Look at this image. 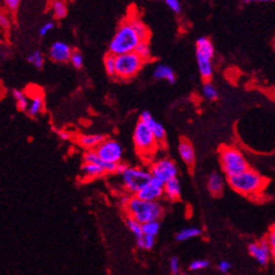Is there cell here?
<instances>
[{"instance_id": "cell-3", "label": "cell", "mask_w": 275, "mask_h": 275, "mask_svg": "<svg viewBox=\"0 0 275 275\" xmlns=\"http://www.w3.org/2000/svg\"><path fill=\"white\" fill-rule=\"evenodd\" d=\"M142 42L131 24L125 21L119 25L109 44V52L113 55H121L135 52L136 47Z\"/></svg>"}, {"instance_id": "cell-34", "label": "cell", "mask_w": 275, "mask_h": 275, "mask_svg": "<svg viewBox=\"0 0 275 275\" xmlns=\"http://www.w3.org/2000/svg\"><path fill=\"white\" fill-rule=\"evenodd\" d=\"M266 239H267V242H269V245L271 248V254H272V258L275 259V225H273V226L270 228L269 232H267Z\"/></svg>"}, {"instance_id": "cell-25", "label": "cell", "mask_w": 275, "mask_h": 275, "mask_svg": "<svg viewBox=\"0 0 275 275\" xmlns=\"http://www.w3.org/2000/svg\"><path fill=\"white\" fill-rule=\"evenodd\" d=\"M13 97L15 100H16L18 109L22 110V112H27V109L29 107V101H28V97L25 94L24 91L14 90Z\"/></svg>"}, {"instance_id": "cell-11", "label": "cell", "mask_w": 275, "mask_h": 275, "mask_svg": "<svg viewBox=\"0 0 275 275\" xmlns=\"http://www.w3.org/2000/svg\"><path fill=\"white\" fill-rule=\"evenodd\" d=\"M248 252L252 255V257L255 258L259 265H266L269 263L270 258L272 257L271 254V248L266 238H263L258 242L251 243L248 245Z\"/></svg>"}, {"instance_id": "cell-10", "label": "cell", "mask_w": 275, "mask_h": 275, "mask_svg": "<svg viewBox=\"0 0 275 275\" xmlns=\"http://www.w3.org/2000/svg\"><path fill=\"white\" fill-rule=\"evenodd\" d=\"M164 196V183L152 178L150 183L136 194L137 198L140 200L159 202V200Z\"/></svg>"}, {"instance_id": "cell-16", "label": "cell", "mask_w": 275, "mask_h": 275, "mask_svg": "<svg viewBox=\"0 0 275 275\" xmlns=\"http://www.w3.org/2000/svg\"><path fill=\"white\" fill-rule=\"evenodd\" d=\"M105 139V136L101 134H87V135H81L79 137L78 143L87 151H94Z\"/></svg>"}, {"instance_id": "cell-17", "label": "cell", "mask_w": 275, "mask_h": 275, "mask_svg": "<svg viewBox=\"0 0 275 275\" xmlns=\"http://www.w3.org/2000/svg\"><path fill=\"white\" fill-rule=\"evenodd\" d=\"M208 190L213 197H220L224 191V179L218 172H212L208 177Z\"/></svg>"}, {"instance_id": "cell-42", "label": "cell", "mask_w": 275, "mask_h": 275, "mask_svg": "<svg viewBox=\"0 0 275 275\" xmlns=\"http://www.w3.org/2000/svg\"><path fill=\"white\" fill-rule=\"evenodd\" d=\"M244 3H252V2H273L275 0H242Z\"/></svg>"}, {"instance_id": "cell-37", "label": "cell", "mask_w": 275, "mask_h": 275, "mask_svg": "<svg viewBox=\"0 0 275 275\" xmlns=\"http://www.w3.org/2000/svg\"><path fill=\"white\" fill-rule=\"evenodd\" d=\"M170 272L171 275H178L180 272V262H179L178 257H172L170 261Z\"/></svg>"}, {"instance_id": "cell-9", "label": "cell", "mask_w": 275, "mask_h": 275, "mask_svg": "<svg viewBox=\"0 0 275 275\" xmlns=\"http://www.w3.org/2000/svg\"><path fill=\"white\" fill-rule=\"evenodd\" d=\"M97 154L99 155L102 161L107 163H121L123 159V147L117 142L112 138H106L99 146L97 147Z\"/></svg>"}, {"instance_id": "cell-28", "label": "cell", "mask_w": 275, "mask_h": 275, "mask_svg": "<svg viewBox=\"0 0 275 275\" xmlns=\"http://www.w3.org/2000/svg\"><path fill=\"white\" fill-rule=\"evenodd\" d=\"M142 226H143L144 235L153 236V237H155V236L159 234L160 228H161V225H160V221L159 220L148 221V223L143 224Z\"/></svg>"}, {"instance_id": "cell-1", "label": "cell", "mask_w": 275, "mask_h": 275, "mask_svg": "<svg viewBox=\"0 0 275 275\" xmlns=\"http://www.w3.org/2000/svg\"><path fill=\"white\" fill-rule=\"evenodd\" d=\"M228 184L236 192L245 197L258 196L266 185L265 178L253 169H248L243 173L228 178Z\"/></svg>"}, {"instance_id": "cell-39", "label": "cell", "mask_w": 275, "mask_h": 275, "mask_svg": "<svg viewBox=\"0 0 275 275\" xmlns=\"http://www.w3.org/2000/svg\"><path fill=\"white\" fill-rule=\"evenodd\" d=\"M54 28V23H52V22H47V23H45L44 25H42V27L40 28V35L41 36H45L46 34H48L51 30Z\"/></svg>"}, {"instance_id": "cell-18", "label": "cell", "mask_w": 275, "mask_h": 275, "mask_svg": "<svg viewBox=\"0 0 275 275\" xmlns=\"http://www.w3.org/2000/svg\"><path fill=\"white\" fill-rule=\"evenodd\" d=\"M153 76L156 80H165L171 85H174L177 82V76H175L174 71L169 66H165V64L156 66L154 71H153Z\"/></svg>"}, {"instance_id": "cell-15", "label": "cell", "mask_w": 275, "mask_h": 275, "mask_svg": "<svg viewBox=\"0 0 275 275\" xmlns=\"http://www.w3.org/2000/svg\"><path fill=\"white\" fill-rule=\"evenodd\" d=\"M178 151L182 161L189 167H192L194 163H196V152H194L192 144L186 139H181L180 143H179Z\"/></svg>"}, {"instance_id": "cell-30", "label": "cell", "mask_w": 275, "mask_h": 275, "mask_svg": "<svg viewBox=\"0 0 275 275\" xmlns=\"http://www.w3.org/2000/svg\"><path fill=\"white\" fill-rule=\"evenodd\" d=\"M27 62L32 64L33 67H35L36 69H42L44 66V57L42 54L41 51L35 49L30 54L27 56Z\"/></svg>"}, {"instance_id": "cell-6", "label": "cell", "mask_w": 275, "mask_h": 275, "mask_svg": "<svg viewBox=\"0 0 275 275\" xmlns=\"http://www.w3.org/2000/svg\"><path fill=\"white\" fill-rule=\"evenodd\" d=\"M120 177L124 189L131 196H136L144 186L150 183L152 174L150 170H145L143 167L127 166V169L120 174Z\"/></svg>"}, {"instance_id": "cell-41", "label": "cell", "mask_w": 275, "mask_h": 275, "mask_svg": "<svg viewBox=\"0 0 275 275\" xmlns=\"http://www.w3.org/2000/svg\"><path fill=\"white\" fill-rule=\"evenodd\" d=\"M9 25H10V21H9L8 16L3 13L0 14V26H1V28H3V29L8 28Z\"/></svg>"}, {"instance_id": "cell-2", "label": "cell", "mask_w": 275, "mask_h": 275, "mask_svg": "<svg viewBox=\"0 0 275 275\" xmlns=\"http://www.w3.org/2000/svg\"><path fill=\"white\" fill-rule=\"evenodd\" d=\"M125 211L128 217H132L140 224L148 223L153 220H160L163 216V207L159 202H150L140 200L136 196H132L124 206Z\"/></svg>"}, {"instance_id": "cell-38", "label": "cell", "mask_w": 275, "mask_h": 275, "mask_svg": "<svg viewBox=\"0 0 275 275\" xmlns=\"http://www.w3.org/2000/svg\"><path fill=\"white\" fill-rule=\"evenodd\" d=\"M3 2H5L6 8L11 11V13L16 11L19 5H21V0H3Z\"/></svg>"}, {"instance_id": "cell-33", "label": "cell", "mask_w": 275, "mask_h": 275, "mask_svg": "<svg viewBox=\"0 0 275 275\" xmlns=\"http://www.w3.org/2000/svg\"><path fill=\"white\" fill-rule=\"evenodd\" d=\"M208 266H209L208 259H204V258L194 259V261L190 263L189 270H191V271H201V270L207 269Z\"/></svg>"}, {"instance_id": "cell-22", "label": "cell", "mask_w": 275, "mask_h": 275, "mask_svg": "<svg viewBox=\"0 0 275 275\" xmlns=\"http://www.w3.org/2000/svg\"><path fill=\"white\" fill-rule=\"evenodd\" d=\"M126 21H127L129 24H131L133 29L137 33V35L139 36L140 40H142V41H147L148 40V35H150L148 28L144 25V23L140 21L138 17H129L128 19H126Z\"/></svg>"}, {"instance_id": "cell-27", "label": "cell", "mask_w": 275, "mask_h": 275, "mask_svg": "<svg viewBox=\"0 0 275 275\" xmlns=\"http://www.w3.org/2000/svg\"><path fill=\"white\" fill-rule=\"evenodd\" d=\"M202 94L210 101H215L218 99V90L210 81H205L204 86H202Z\"/></svg>"}, {"instance_id": "cell-7", "label": "cell", "mask_w": 275, "mask_h": 275, "mask_svg": "<svg viewBox=\"0 0 275 275\" xmlns=\"http://www.w3.org/2000/svg\"><path fill=\"white\" fill-rule=\"evenodd\" d=\"M144 61L135 52L116 56V75L118 79L128 80L142 69Z\"/></svg>"}, {"instance_id": "cell-5", "label": "cell", "mask_w": 275, "mask_h": 275, "mask_svg": "<svg viewBox=\"0 0 275 275\" xmlns=\"http://www.w3.org/2000/svg\"><path fill=\"white\" fill-rule=\"evenodd\" d=\"M133 140L137 153L144 158H150V156L154 155V153L158 150L159 143L154 134L146 124L140 120L134 129Z\"/></svg>"}, {"instance_id": "cell-24", "label": "cell", "mask_w": 275, "mask_h": 275, "mask_svg": "<svg viewBox=\"0 0 275 275\" xmlns=\"http://www.w3.org/2000/svg\"><path fill=\"white\" fill-rule=\"evenodd\" d=\"M126 226L129 229V231H132V234L135 236L136 240L140 239L144 236L142 224L132 218V217H127V218H126Z\"/></svg>"}, {"instance_id": "cell-35", "label": "cell", "mask_w": 275, "mask_h": 275, "mask_svg": "<svg viewBox=\"0 0 275 275\" xmlns=\"http://www.w3.org/2000/svg\"><path fill=\"white\" fill-rule=\"evenodd\" d=\"M70 62L72 63V66H73L75 69L82 68V66H83V56H82L81 53H80L79 51H73V52H72Z\"/></svg>"}, {"instance_id": "cell-13", "label": "cell", "mask_w": 275, "mask_h": 275, "mask_svg": "<svg viewBox=\"0 0 275 275\" xmlns=\"http://www.w3.org/2000/svg\"><path fill=\"white\" fill-rule=\"evenodd\" d=\"M139 120L143 121V123L146 124L148 127L151 128V131L154 134L156 140H158L159 144H163L165 142V138H166V133H165V128L163 127V125L161 123H159V121H156L153 116L151 115L150 112H147V110H144L140 114L139 116Z\"/></svg>"}, {"instance_id": "cell-29", "label": "cell", "mask_w": 275, "mask_h": 275, "mask_svg": "<svg viewBox=\"0 0 275 275\" xmlns=\"http://www.w3.org/2000/svg\"><path fill=\"white\" fill-rule=\"evenodd\" d=\"M136 54H138V56L142 59L144 62L145 61H148L151 59V48L150 44H148L147 41H142L138 44V46L135 49Z\"/></svg>"}, {"instance_id": "cell-12", "label": "cell", "mask_w": 275, "mask_h": 275, "mask_svg": "<svg viewBox=\"0 0 275 275\" xmlns=\"http://www.w3.org/2000/svg\"><path fill=\"white\" fill-rule=\"evenodd\" d=\"M72 49L64 42L57 41L51 45L48 51V56L52 61L56 63H66L70 61L72 55Z\"/></svg>"}, {"instance_id": "cell-21", "label": "cell", "mask_w": 275, "mask_h": 275, "mask_svg": "<svg viewBox=\"0 0 275 275\" xmlns=\"http://www.w3.org/2000/svg\"><path fill=\"white\" fill-rule=\"evenodd\" d=\"M81 172L83 177L87 179L100 178L104 174H106V171L104 170V167H101L100 165H97V164H90V163H83V165L81 167Z\"/></svg>"}, {"instance_id": "cell-26", "label": "cell", "mask_w": 275, "mask_h": 275, "mask_svg": "<svg viewBox=\"0 0 275 275\" xmlns=\"http://www.w3.org/2000/svg\"><path fill=\"white\" fill-rule=\"evenodd\" d=\"M52 11L54 17L57 19H62L68 15V7L66 2L62 0H53L52 2Z\"/></svg>"}, {"instance_id": "cell-31", "label": "cell", "mask_w": 275, "mask_h": 275, "mask_svg": "<svg viewBox=\"0 0 275 275\" xmlns=\"http://www.w3.org/2000/svg\"><path fill=\"white\" fill-rule=\"evenodd\" d=\"M104 63H105V69L107 73H108L110 76L116 75V56L113 55L112 53H109V54H107L105 56Z\"/></svg>"}, {"instance_id": "cell-19", "label": "cell", "mask_w": 275, "mask_h": 275, "mask_svg": "<svg viewBox=\"0 0 275 275\" xmlns=\"http://www.w3.org/2000/svg\"><path fill=\"white\" fill-rule=\"evenodd\" d=\"M164 196L170 201H177L181 198V185L178 178L172 179L164 184Z\"/></svg>"}, {"instance_id": "cell-14", "label": "cell", "mask_w": 275, "mask_h": 275, "mask_svg": "<svg viewBox=\"0 0 275 275\" xmlns=\"http://www.w3.org/2000/svg\"><path fill=\"white\" fill-rule=\"evenodd\" d=\"M196 59H197V66L198 70L201 78L205 81H210L213 74V66H212V56L201 54V53L196 52Z\"/></svg>"}, {"instance_id": "cell-36", "label": "cell", "mask_w": 275, "mask_h": 275, "mask_svg": "<svg viewBox=\"0 0 275 275\" xmlns=\"http://www.w3.org/2000/svg\"><path fill=\"white\" fill-rule=\"evenodd\" d=\"M165 1V3L167 5V7L172 10V11H174L175 14H180L181 13V3L179 0H164Z\"/></svg>"}, {"instance_id": "cell-23", "label": "cell", "mask_w": 275, "mask_h": 275, "mask_svg": "<svg viewBox=\"0 0 275 275\" xmlns=\"http://www.w3.org/2000/svg\"><path fill=\"white\" fill-rule=\"evenodd\" d=\"M202 234V230L198 227H188L182 229L175 235V239L178 242H184V240H189L191 238H196L198 236H200Z\"/></svg>"}, {"instance_id": "cell-4", "label": "cell", "mask_w": 275, "mask_h": 275, "mask_svg": "<svg viewBox=\"0 0 275 275\" xmlns=\"http://www.w3.org/2000/svg\"><path fill=\"white\" fill-rule=\"evenodd\" d=\"M221 169L227 178L235 177L250 169L245 156L238 148L234 146H224L219 152Z\"/></svg>"}, {"instance_id": "cell-20", "label": "cell", "mask_w": 275, "mask_h": 275, "mask_svg": "<svg viewBox=\"0 0 275 275\" xmlns=\"http://www.w3.org/2000/svg\"><path fill=\"white\" fill-rule=\"evenodd\" d=\"M44 108V99L43 95H42L41 91H35L32 97H30V102H29V107L27 109V114L29 116L35 117L37 116L38 114L42 113V110Z\"/></svg>"}, {"instance_id": "cell-32", "label": "cell", "mask_w": 275, "mask_h": 275, "mask_svg": "<svg viewBox=\"0 0 275 275\" xmlns=\"http://www.w3.org/2000/svg\"><path fill=\"white\" fill-rule=\"evenodd\" d=\"M155 244V239L153 236H148V235H144L142 238L137 240V246L139 248H142V250H147L150 251L153 248Z\"/></svg>"}, {"instance_id": "cell-43", "label": "cell", "mask_w": 275, "mask_h": 275, "mask_svg": "<svg viewBox=\"0 0 275 275\" xmlns=\"http://www.w3.org/2000/svg\"><path fill=\"white\" fill-rule=\"evenodd\" d=\"M59 135H60V137L62 139H69V138H70V134L67 133V132H60Z\"/></svg>"}, {"instance_id": "cell-8", "label": "cell", "mask_w": 275, "mask_h": 275, "mask_svg": "<svg viewBox=\"0 0 275 275\" xmlns=\"http://www.w3.org/2000/svg\"><path fill=\"white\" fill-rule=\"evenodd\" d=\"M150 172L152 178L161 181L164 184L178 177V167L175 163L172 160L165 158L153 162L150 166Z\"/></svg>"}, {"instance_id": "cell-40", "label": "cell", "mask_w": 275, "mask_h": 275, "mask_svg": "<svg viewBox=\"0 0 275 275\" xmlns=\"http://www.w3.org/2000/svg\"><path fill=\"white\" fill-rule=\"evenodd\" d=\"M230 269H231V264L228 261H221L219 264H218L219 272L224 273V274L228 273L229 271H230Z\"/></svg>"}]
</instances>
